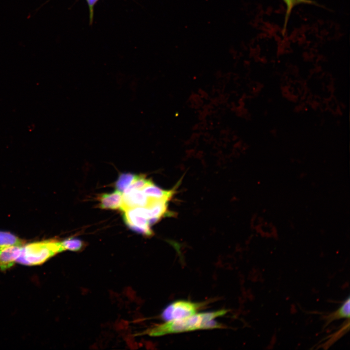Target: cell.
<instances>
[{"label": "cell", "mask_w": 350, "mask_h": 350, "mask_svg": "<svg viewBox=\"0 0 350 350\" xmlns=\"http://www.w3.org/2000/svg\"><path fill=\"white\" fill-rule=\"evenodd\" d=\"M150 199L146 196L142 190H132L122 193V205L121 210H126L136 207H146Z\"/></svg>", "instance_id": "5b68a950"}, {"label": "cell", "mask_w": 350, "mask_h": 350, "mask_svg": "<svg viewBox=\"0 0 350 350\" xmlns=\"http://www.w3.org/2000/svg\"><path fill=\"white\" fill-rule=\"evenodd\" d=\"M25 241L15 234L7 231H0V248L11 246H22Z\"/></svg>", "instance_id": "8fae6325"}, {"label": "cell", "mask_w": 350, "mask_h": 350, "mask_svg": "<svg viewBox=\"0 0 350 350\" xmlns=\"http://www.w3.org/2000/svg\"><path fill=\"white\" fill-rule=\"evenodd\" d=\"M123 211L124 221L130 228L145 236L153 235L154 233L145 215V207H136Z\"/></svg>", "instance_id": "3957f363"}, {"label": "cell", "mask_w": 350, "mask_h": 350, "mask_svg": "<svg viewBox=\"0 0 350 350\" xmlns=\"http://www.w3.org/2000/svg\"><path fill=\"white\" fill-rule=\"evenodd\" d=\"M175 190H164L153 183L144 188L142 191L149 199L169 201L175 193Z\"/></svg>", "instance_id": "9c48e42d"}, {"label": "cell", "mask_w": 350, "mask_h": 350, "mask_svg": "<svg viewBox=\"0 0 350 350\" xmlns=\"http://www.w3.org/2000/svg\"><path fill=\"white\" fill-rule=\"evenodd\" d=\"M152 183L151 180L145 178L143 175H137L132 184L123 192L132 190H142L146 186Z\"/></svg>", "instance_id": "9a60e30c"}, {"label": "cell", "mask_w": 350, "mask_h": 350, "mask_svg": "<svg viewBox=\"0 0 350 350\" xmlns=\"http://www.w3.org/2000/svg\"><path fill=\"white\" fill-rule=\"evenodd\" d=\"M227 313L226 310L204 312L180 319L166 321L147 331L150 336H157L165 334L195 331L200 329H211L222 327L221 324L214 320Z\"/></svg>", "instance_id": "6da1fadb"}, {"label": "cell", "mask_w": 350, "mask_h": 350, "mask_svg": "<svg viewBox=\"0 0 350 350\" xmlns=\"http://www.w3.org/2000/svg\"><path fill=\"white\" fill-rule=\"evenodd\" d=\"M63 251L60 241L54 239L25 244L17 262L26 265H40Z\"/></svg>", "instance_id": "7a4b0ae2"}, {"label": "cell", "mask_w": 350, "mask_h": 350, "mask_svg": "<svg viewBox=\"0 0 350 350\" xmlns=\"http://www.w3.org/2000/svg\"><path fill=\"white\" fill-rule=\"evenodd\" d=\"M168 201L165 200L150 199L149 205L145 207V215L150 225L158 221L165 215L169 214L167 209Z\"/></svg>", "instance_id": "8992f818"}, {"label": "cell", "mask_w": 350, "mask_h": 350, "mask_svg": "<svg viewBox=\"0 0 350 350\" xmlns=\"http://www.w3.org/2000/svg\"><path fill=\"white\" fill-rule=\"evenodd\" d=\"M286 5V14L285 16V20L284 27L283 29V33L285 32V29L287 24V22L293 9L295 6L300 4H309L318 5V3L313 0H282Z\"/></svg>", "instance_id": "7c38bea8"}, {"label": "cell", "mask_w": 350, "mask_h": 350, "mask_svg": "<svg viewBox=\"0 0 350 350\" xmlns=\"http://www.w3.org/2000/svg\"><path fill=\"white\" fill-rule=\"evenodd\" d=\"M350 297L348 296L337 310L324 317V320L325 321L324 327L334 320L341 318H350Z\"/></svg>", "instance_id": "30bf717a"}, {"label": "cell", "mask_w": 350, "mask_h": 350, "mask_svg": "<svg viewBox=\"0 0 350 350\" xmlns=\"http://www.w3.org/2000/svg\"><path fill=\"white\" fill-rule=\"evenodd\" d=\"M349 328V320L342 327V328H341L339 331L336 332L335 334L332 335V338L329 339L328 341L325 343L323 345L324 347L328 348V346L331 345L335 340L338 339V338L340 337L343 334L346 333L347 328Z\"/></svg>", "instance_id": "2e32d148"}, {"label": "cell", "mask_w": 350, "mask_h": 350, "mask_svg": "<svg viewBox=\"0 0 350 350\" xmlns=\"http://www.w3.org/2000/svg\"><path fill=\"white\" fill-rule=\"evenodd\" d=\"M98 200L99 206L102 209H121L122 192L117 190L111 193H103L98 196Z\"/></svg>", "instance_id": "ba28073f"}, {"label": "cell", "mask_w": 350, "mask_h": 350, "mask_svg": "<svg viewBox=\"0 0 350 350\" xmlns=\"http://www.w3.org/2000/svg\"><path fill=\"white\" fill-rule=\"evenodd\" d=\"M63 250L78 251L84 246V243L81 240L74 238H69L60 241Z\"/></svg>", "instance_id": "5bb4252c"}, {"label": "cell", "mask_w": 350, "mask_h": 350, "mask_svg": "<svg viewBox=\"0 0 350 350\" xmlns=\"http://www.w3.org/2000/svg\"><path fill=\"white\" fill-rule=\"evenodd\" d=\"M201 305L188 300L175 301L164 309L161 316L166 321L180 319L197 313Z\"/></svg>", "instance_id": "277c9868"}, {"label": "cell", "mask_w": 350, "mask_h": 350, "mask_svg": "<svg viewBox=\"0 0 350 350\" xmlns=\"http://www.w3.org/2000/svg\"><path fill=\"white\" fill-rule=\"evenodd\" d=\"M137 175L130 173L120 175L116 182L117 190L123 192L133 182Z\"/></svg>", "instance_id": "4fadbf2b"}, {"label": "cell", "mask_w": 350, "mask_h": 350, "mask_svg": "<svg viewBox=\"0 0 350 350\" xmlns=\"http://www.w3.org/2000/svg\"><path fill=\"white\" fill-rule=\"evenodd\" d=\"M98 0H86L89 9L90 24L92 23L93 20L94 8Z\"/></svg>", "instance_id": "e0dca14e"}, {"label": "cell", "mask_w": 350, "mask_h": 350, "mask_svg": "<svg viewBox=\"0 0 350 350\" xmlns=\"http://www.w3.org/2000/svg\"><path fill=\"white\" fill-rule=\"evenodd\" d=\"M22 246H11L0 248V269L5 270L11 267L20 255Z\"/></svg>", "instance_id": "52a82bcc"}]
</instances>
